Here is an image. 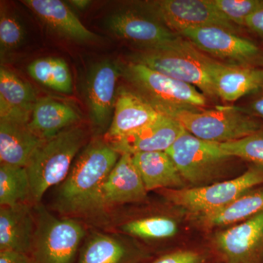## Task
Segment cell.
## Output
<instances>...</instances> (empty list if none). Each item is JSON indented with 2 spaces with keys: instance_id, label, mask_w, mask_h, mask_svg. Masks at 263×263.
<instances>
[{
  "instance_id": "5b68a950",
  "label": "cell",
  "mask_w": 263,
  "mask_h": 263,
  "mask_svg": "<svg viewBox=\"0 0 263 263\" xmlns=\"http://www.w3.org/2000/svg\"><path fill=\"white\" fill-rule=\"evenodd\" d=\"M261 185H263V166L251 163L243 174L233 179L206 186L162 191L164 196L175 205L202 219L228 207Z\"/></svg>"
},
{
  "instance_id": "d6986e66",
  "label": "cell",
  "mask_w": 263,
  "mask_h": 263,
  "mask_svg": "<svg viewBox=\"0 0 263 263\" xmlns=\"http://www.w3.org/2000/svg\"><path fill=\"white\" fill-rule=\"evenodd\" d=\"M28 7L48 28L62 37L78 42H90L98 36L81 23L73 12L60 0H24Z\"/></svg>"
},
{
  "instance_id": "d590c367",
  "label": "cell",
  "mask_w": 263,
  "mask_h": 263,
  "mask_svg": "<svg viewBox=\"0 0 263 263\" xmlns=\"http://www.w3.org/2000/svg\"><path fill=\"white\" fill-rule=\"evenodd\" d=\"M68 3L79 10L86 9L91 4V1L89 0H71L68 1Z\"/></svg>"
},
{
  "instance_id": "2e32d148",
  "label": "cell",
  "mask_w": 263,
  "mask_h": 263,
  "mask_svg": "<svg viewBox=\"0 0 263 263\" xmlns=\"http://www.w3.org/2000/svg\"><path fill=\"white\" fill-rule=\"evenodd\" d=\"M147 193L132 155L122 154L102 186L104 207L143 202Z\"/></svg>"
},
{
  "instance_id": "9c48e42d",
  "label": "cell",
  "mask_w": 263,
  "mask_h": 263,
  "mask_svg": "<svg viewBox=\"0 0 263 263\" xmlns=\"http://www.w3.org/2000/svg\"><path fill=\"white\" fill-rule=\"evenodd\" d=\"M178 34L221 63L263 68L262 48L223 27L205 26L185 29Z\"/></svg>"
},
{
  "instance_id": "cb8c5ba5",
  "label": "cell",
  "mask_w": 263,
  "mask_h": 263,
  "mask_svg": "<svg viewBox=\"0 0 263 263\" xmlns=\"http://www.w3.org/2000/svg\"><path fill=\"white\" fill-rule=\"evenodd\" d=\"M129 257V247L119 237L95 233L81 248L78 263H127Z\"/></svg>"
},
{
  "instance_id": "7c38bea8",
  "label": "cell",
  "mask_w": 263,
  "mask_h": 263,
  "mask_svg": "<svg viewBox=\"0 0 263 263\" xmlns=\"http://www.w3.org/2000/svg\"><path fill=\"white\" fill-rule=\"evenodd\" d=\"M122 69L115 62L105 60L95 64L86 82V100L91 122L98 130L108 125L115 107L116 86Z\"/></svg>"
},
{
  "instance_id": "ffe728a7",
  "label": "cell",
  "mask_w": 263,
  "mask_h": 263,
  "mask_svg": "<svg viewBox=\"0 0 263 263\" xmlns=\"http://www.w3.org/2000/svg\"><path fill=\"white\" fill-rule=\"evenodd\" d=\"M45 141L29 129L28 124L0 119L1 164L27 167Z\"/></svg>"
},
{
  "instance_id": "f546056e",
  "label": "cell",
  "mask_w": 263,
  "mask_h": 263,
  "mask_svg": "<svg viewBox=\"0 0 263 263\" xmlns=\"http://www.w3.org/2000/svg\"><path fill=\"white\" fill-rule=\"evenodd\" d=\"M24 29L18 19L1 5L0 47L1 54L20 46L24 39Z\"/></svg>"
},
{
  "instance_id": "4dcf8cb0",
  "label": "cell",
  "mask_w": 263,
  "mask_h": 263,
  "mask_svg": "<svg viewBox=\"0 0 263 263\" xmlns=\"http://www.w3.org/2000/svg\"><path fill=\"white\" fill-rule=\"evenodd\" d=\"M213 4L235 25L245 27L249 15L263 5V0H212Z\"/></svg>"
},
{
  "instance_id": "603a6c76",
  "label": "cell",
  "mask_w": 263,
  "mask_h": 263,
  "mask_svg": "<svg viewBox=\"0 0 263 263\" xmlns=\"http://www.w3.org/2000/svg\"><path fill=\"white\" fill-rule=\"evenodd\" d=\"M80 116L75 109L58 100L41 98L33 108L29 129L43 140H48L79 122Z\"/></svg>"
},
{
  "instance_id": "4fadbf2b",
  "label": "cell",
  "mask_w": 263,
  "mask_h": 263,
  "mask_svg": "<svg viewBox=\"0 0 263 263\" xmlns=\"http://www.w3.org/2000/svg\"><path fill=\"white\" fill-rule=\"evenodd\" d=\"M161 114L136 91L119 88L116 98L113 119L105 140L108 143L117 141L146 127Z\"/></svg>"
},
{
  "instance_id": "e575fe53",
  "label": "cell",
  "mask_w": 263,
  "mask_h": 263,
  "mask_svg": "<svg viewBox=\"0 0 263 263\" xmlns=\"http://www.w3.org/2000/svg\"><path fill=\"white\" fill-rule=\"evenodd\" d=\"M0 263H34L29 254L0 251Z\"/></svg>"
},
{
  "instance_id": "7a4b0ae2",
  "label": "cell",
  "mask_w": 263,
  "mask_h": 263,
  "mask_svg": "<svg viewBox=\"0 0 263 263\" xmlns=\"http://www.w3.org/2000/svg\"><path fill=\"white\" fill-rule=\"evenodd\" d=\"M216 62L180 35L166 44L141 50L133 56V62L193 85L212 99L218 98L212 77Z\"/></svg>"
},
{
  "instance_id": "484cf974",
  "label": "cell",
  "mask_w": 263,
  "mask_h": 263,
  "mask_svg": "<svg viewBox=\"0 0 263 263\" xmlns=\"http://www.w3.org/2000/svg\"><path fill=\"white\" fill-rule=\"evenodd\" d=\"M29 76L40 84L50 89L70 94L72 79L65 60L58 57H46L34 60L27 67Z\"/></svg>"
},
{
  "instance_id": "52a82bcc",
  "label": "cell",
  "mask_w": 263,
  "mask_h": 263,
  "mask_svg": "<svg viewBox=\"0 0 263 263\" xmlns=\"http://www.w3.org/2000/svg\"><path fill=\"white\" fill-rule=\"evenodd\" d=\"M174 119L190 134L216 143L238 141L263 129L262 121L233 107L183 111Z\"/></svg>"
},
{
  "instance_id": "6da1fadb",
  "label": "cell",
  "mask_w": 263,
  "mask_h": 263,
  "mask_svg": "<svg viewBox=\"0 0 263 263\" xmlns=\"http://www.w3.org/2000/svg\"><path fill=\"white\" fill-rule=\"evenodd\" d=\"M105 139H95L78 155L70 173L57 187L53 205L65 217L102 214V186L120 157Z\"/></svg>"
},
{
  "instance_id": "83f0119b",
  "label": "cell",
  "mask_w": 263,
  "mask_h": 263,
  "mask_svg": "<svg viewBox=\"0 0 263 263\" xmlns=\"http://www.w3.org/2000/svg\"><path fill=\"white\" fill-rule=\"evenodd\" d=\"M120 228L125 234L148 240L171 238L178 232L176 221L164 216L136 219L122 224Z\"/></svg>"
},
{
  "instance_id": "1f68e13d",
  "label": "cell",
  "mask_w": 263,
  "mask_h": 263,
  "mask_svg": "<svg viewBox=\"0 0 263 263\" xmlns=\"http://www.w3.org/2000/svg\"><path fill=\"white\" fill-rule=\"evenodd\" d=\"M202 256L193 251H178L165 254L152 263H202Z\"/></svg>"
},
{
  "instance_id": "44dd1931",
  "label": "cell",
  "mask_w": 263,
  "mask_h": 263,
  "mask_svg": "<svg viewBox=\"0 0 263 263\" xmlns=\"http://www.w3.org/2000/svg\"><path fill=\"white\" fill-rule=\"evenodd\" d=\"M32 86L14 73L0 69V119L29 124L37 103Z\"/></svg>"
},
{
  "instance_id": "5bb4252c",
  "label": "cell",
  "mask_w": 263,
  "mask_h": 263,
  "mask_svg": "<svg viewBox=\"0 0 263 263\" xmlns=\"http://www.w3.org/2000/svg\"><path fill=\"white\" fill-rule=\"evenodd\" d=\"M108 26L118 37L136 43L143 49L158 47L179 36L153 17L132 10L115 13L109 18Z\"/></svg>"
},
{
  "instance_id": "30bf717a",
  "label": "cell",
  "mask_w": 263,
  "mask_h": 263,
  "mask_svg": "<svg viewBox=\"0 0 263 263\" xmlns=\"http://www.w3.org/2000/svg\"><path fill=\"white\" fill-rule=\"evenodd\" d=\"M145 9L176 34L190 28L218 26L237 33L230 22L213 4L212 0H158L144 3Z\"/></svg>"
},
{
  "instance_id": "277c9868",
  "label": "cell",
  "mask_w": 263,
  "mask_h": 263,
  "mask_svg": "<svg viewBox=\"0 0 263 263\" xmlns=\"http://www.w3.org/2000/svg\"><path fill=\"white\" fill-rule=\"evenodd\" d=\"M87 132L75 126L46 140L26 168L30 181V201L37 205L52 186L70 173L78 155L86 146Z\"/></svg>"
},
{
  "instance_id": "f1b7e54d",
  "label": "cell",
  "mask_w": 263,
  "mask_h": 263,
  "mask_svg": "<svg viewBox=\"0 0 263 263\" xmlns=\"http://www.w3.org/2000/svg\"><path fill=\"white\" fill-rule=\"evenodd\" d=\"M219 144L230 157L263 166V129L238 141Z\"/></svg>"
},
{
  "instance_id": "3957f363",
  "label": "cell",
  "mask_w": 263,
  "mask_h": 263,
  "mask_svg": "<svg viewBox=\"0 0 263 263\" xmlns=\"http://www.w3.org/2000/svg\"><path fill=\"white\" fill-rule=\"evenodd\" d=\"M122 71L135 91L162 115L174 118L183 111L204 110L209 104L207 97L193 85L141 64L131 62Z\"/></svg>"
},
{
  "instance_id": "9a60e30c",
  "label": "cell",
  "mask_w": 263,
  "mask_h": 263,
  "mask_svg": "<svg viewBox=\"0 0 263 263\" xmlns=\"http://www.w3.org/2000/svg\"><path fill=\"white\" fill-rule=\"evenodd\" d=\"M185 131L174 118L161 115L155 122L136 133L109 143L120 155L166 152Z\"/></svg>"
},
{
  "instance_id": "8fae6325",
  "label": "cell",
  "mask_w": 263,
  "mask_h": 263,
  "mask_svg": "<svg viewBox=\"0 0 263 263\" xmlns=\"http://www.w3.org/2000/svg\"><path fill=\"white\" fill-rule=\"evenodd\" d=\"M227 263H263V211L215 237Z\"/></svg>"
},
{
  "instance_id": "d4e9b609",
  "label": "cell",
  "mask_w": 263,
  "mask_h": 263,
  "mask_svg": "<svg viewBox=\"0 0 263 263\" xmlns=\"http://www.w3.org/2000/svg\"><path fill=\"white\" fill-rule=\"evenodd\" d=\"M262 211L263 187H261L251 190L228 207L200 219L208 227L226 226L241 222Z\"/></svg>"
},
{
  "instance_id": "8992f818",
  "label": "cell",
  "mask_w": 263,
  "mask_h": 263,
  "mask_svg": "<svg viewBox=\"0 0 263 263\" xmlns=\"http://www.w3.org/2000/svg\"><path fill=\"white\" fill-rule=\"evenodd\" d=\"M36 227L31 257L34 263H72L86 236L75 218H59L43 205H35Z\"/></svg>"
},
{
  "instance_id": "d6a6232c",
  "label": "cell",
  "mask_w": 263,
  "mask_h": 263,
  "mask_svg": "<svg viewBox=\"0 0 263 263\" xmlns=\"http://www.w3.org/2000/svg\"><path fill=\"white\" fill-rule=\"evenodd\" d=\"M252 95L247 106L241 109L247 114L263 121V88Z\"/></svg>"
},
{
  "instance_id": "4316f807",
  "label": "cell",
  "mask_w": 263,
  "mask_h": 263,
  "mask_svg": "<svg viewBox=\"0 0 263 263\" xmlns=\"http://www.w3.org/2000/svg\"><path fill=\"white\" fill-rule=\"evenodd\" d=\"M30 201V181L26 167L1 164L0 205L13 206Z\"/></svg>"
},
{
  "instance_id": "836d02e7",
  "label": "cell",
  "mask_w": 263,
  "mask_h": 263,
  "mask_svg": "<svg viewBox=\"0 0 263 263\" xmlns=\"http://www.w3.org/2000/svg\"><path fill=\"white\" fill-rule=\"evenodd\" d=\"M245 27L263 38V5L249 15L246 20Z\"/></svg>"
},
{
  "instance_id": "ac0fdd59",
  "label": "cell",
  "mask_w": 263,
  "mask_h": 263,
  "mask_svg": "<svg viewBox=\"0 0 263 263\" xmlns=\"http://www.w3.org/2000/svg\"><path fill=\"white\" fill-rule=\"evenodd\" d=\"M216 95L233 103L263 88L262 67L226 65L216 62L212 72Z\"/></svg>"
},
{
  "instance_id": "e0dca14e",
  "label": "cell",
  "mask_w": 263,
  "mask_h": 263,
  "mask_svg": "<svg viewBox=\"0 0 263 263\" xmlns=\"http://www.w3.org/2000/svg\"><path fill=\"white\" fill-rule=\"evenodd\" d=\"M36 220L28 202L0 209V251L30 254Z\"/></svg>"
},
{
  "instance_id": "ba28073f",
  "label": "cell",
  "mask_w": 263,
  "mask_h": 263,
  "mask_svg": "<svg viewBox=\"0 0 263 263\" xmlns=\"http://www.w3.org/2000/svg\"><path fill=\"white\" fill-rule=\"evenodd\" d=\"M165 152L192 187L210 184L234 158L227 155L219 143L203 141L186 131Z\"/></svg>"
},
{
  "instance_id": "7402d4cb",
  "label": "cell",
  "mask_w": 263,
  "mask_h": 263,
  "mask_svg": "<svg viewBox=\"0 0 263 263\" xmlns=\"http://www.w3.org/2000/svg\"><path fill=\"white\" fill-rule=\"evenodd\" d=\"M132 157L147 192L186 188V183L165 152H141Z\"/></svg>"
}]
</instances>
